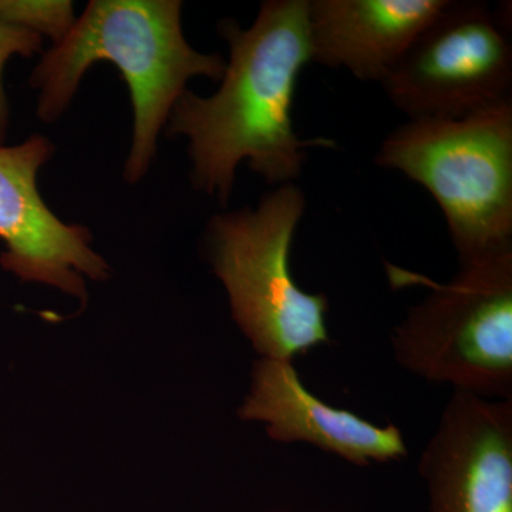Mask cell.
I'll list each match as a JSON object with an SVG mask.
<instances>
[{
  "instance_id": "obj_5",
  "label": "cell",
  "mask_w": 512,
  "mask_h": 512,
  "mask_svg": "<svg viewBox=\"0 0 512 512\" xmlns=\"http://www.w3.org/2000/svg\"><path fill=\"white\" fill-rule=\"evenodd\" d=\"M306 198L279 185L256 208L215 215L208 254L229 296L232 318L262 357L289 360L329 342V299L292 276L291 254Z\"/></svg>"
},
{
  "instance_id": "obj_6",
  "label": "cell",
  "mask_w": 512,
  "mask_h": 512,
  "mask_svg": "<svg viewBox=\"0 0 512 512\" xmlns=\"http://www.w3.org/2000/svg\"><path fill=\"white\" fill-rule=\"evenodd\" d=\"M380 84L409 120L460 119L512 100L510 15L450 0Z\"/></svg>"
},
{
  "instance_id": "obj_8",
  "label": "cell",
  "mask_w": 512,
  "mask_h": 512,
  "mask_svg": "<svg viewBox=\"0 0 512 512\" xmlns=\"http://www.w3.org/2000/svg\"><path fill=\"white\" fill-rule=\"evenodd\" d=\"M419 473L430 512H512V399L453 392Z\"/></svg>"
},
{
  "instance_id": "obj_10",
  "label": "cell",
  "mask_w": 512,
  "mask_h": 512,
  "mask_svg": "<svg viewBox=\"0 0 512 512\" xmlns=\"http://www.w3.org/2000/svg\"><path fill=\"white\" fill-rule=\"evenodd\" d=\"M450 0H309L313 63L382 83Z\"/></svg>"
},
{
  "instance_id": "obj_7",
  "label": "cell",
  "mask_w": 512,
  "mask_h": 512,
  "mask_svg": "<svg viewBox=\"0 0 512 512\" xmlns=\"http://www.w3.org/2000/svg\"><path fill=\"white\" fill-rule=\"evenodd\" d=\"M42 136L19 146H0V239L3 268L23 281L43 282L86 301L82 274L103 281L109 266L90 248L92 235L50 211L37 188V173L52 156Z\"/></svg>"
},
{
  "instance_id": "obj_2",
  "label": "cell",
  "mask_w": 512,
  "mask_h": 512,
  "mask_svg": "<svg viewBox=\"0 0 512 512\" xmlns=\"http://www.w3.org/2000/svg\"><path fill=\"white\" fill-rule=\"evenodd\" d=\"M99 62L117 66L130 89L134 138L124 173L130 183L147 173L158 133L188 80H221L227 67L221 56L188 45L178 0H93L33 72L40 120L59 119L84 73Z\"/></svg>"
},
{
  "instance_id": "obj_4",
  "label": "cell",
  "mask_w": 512,
  "mask_h": 512,
  "mask_svg": "<svg viewBox=\"0 0 512 512\" xmlns=\"http://www.w3.org/2000/svg\"><path fill=\"white\" fill-rule=\"evenodd\" d=\"M376 164L430 192L458 261L512 247V100L460 119L406 121Z\"/></svg>"
},
{
  "instance_id": "obj_3",
  "label": "cell",
  "mask_w": 512,
  "mask_h": 512,
  "mask_svg": "<svg viewBox=\"0 0 512 512\" xmlns=\"http://www.w3.org/2000/svg\"><path fill=\"white\" fill-rule=\"evenodd\" d=\"M393 286L430 289L393 329L397 363L426 382L512 399V247L460 269L447 284L386 262Z\"/></svg>"
},
{
  "instance_id": "obj_11",
  "label": "cell",
  "mask_w": 512,
  "mask_h": 512,
  "mask_svg": "<svg viewBox=\"0 0 512 512\" xmlns=\"http://www.w3.org/2000/svg\"><path fill=\"white\" fill-rule=\"evenodd\" d=\"M0 22L32 30L40 36H50L56 45L67 35L76 19L72 2L0 0Z\"/></svg>"
},
{
  "instance_id": "obj_12",
  "label": "cell",
  "mask_w": 512,
  "mask_h": 512,
  "mask_svg": "<svg viewBox=\"0 0 512 512\" xmlns=\"http://www.w3.org/2000/svg\"><path fill=\"white\" fill-rule=\"evenodd\" d=\"M40 47H42V36L39 33L0 22V143L5 141L9 113L2 80L5 64L15 55H35Z\"/></svg>"
},
{
  "instance_id": "obj_1",
  "label": "cell",
  "mask_w": 512,
  "mask_h": 512,
  "mask_svg": "<svg viewBox=\"0 0 512 512\" xmlns=\"http://www.w3.org/2000/svg\"><path fill=\"white\" fill-rule=\"evenodd\" d=\"M229 62L210 97L185 90L170 114L171 136L190 140L192 181L227 204L241 161L269 185L301 175L308 148H336L329 138H301L293 127L296 84L312 62L309 0H268L251 28L224 20Z\"/></svg>"
},
{
  "instance_id": "obj_9",
  "label": "cell",
  "mask_w": 512,
  "mask_h": 512,
  "mask_svg": "<svg viewBox=\"0 0 512 512\" xmlns=\"http://www.w3.org/2000/svg\"><path fill=\"white\" fill-rule=\"evenodd\" d=\"M239 416L265 424L268 436L278 443L311 444L359 467L403 460L409 453L399 427L377 426L322 402L306 389L289 360L262 357L255 363Z\"/></svg>"
}]
</instances>
